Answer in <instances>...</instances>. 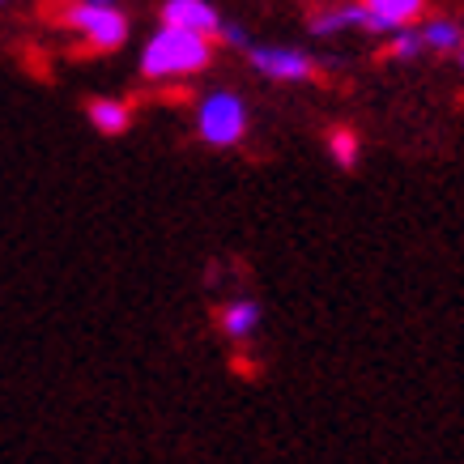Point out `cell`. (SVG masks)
<instances>
[{
  "label": "cell",
  "instance_id": "1",
  "mask_svg": "<svg viewBox=\"0 0 464 464\" xmlns=\"http://www.w3.org/2000/svg\"><path fill=\"white\" fill-rule=\"evenodd\" d=\"M209 64H213V39L179 26H162V22L141 47L145 82H183V77L205 72Z\"/></svg>",
  "mask_w": 464,
  "mask_h": 464
},
{
  "label": "cell",
  "instance_id": "2",
  "mask_svg": "<svg viewBox=\"0 0 464 464\" xmlns=\"http://www.w3.org/2000/svg\"><path fill=\"white\" fill-rule=\"evenodd\" d=\"M252 128V111L239 90H209L197 102V137L213 150H235Z\"/></svg>",
  "mask_w": 464,
  "mask_h": 464
},
{
  "label": "cell",
  "instance_id": "3",
  "mask_svg": "<svg viewBox=\"0 0 464 464\" xmlns=\"http://www.w3.org/2000/svg\"><path fill=\"white\" fill-rule=\"evenodd\" d=\"M64 26L90 47V52H120L132 34V22L120 5H94V0H72L64 9Z\"/></svg>",
  "mask_w": 464,
  "mask_h": 464
},
{
  "label": "cell",
  "instance_id": "4",
  "mask_svg": "<svg viewBox=\"0 0 464 464\" xmlns=\"http://www.w3.org/2000/svg\"><path fill=\"white\" fill-rule=\"evenodd\" d=\"M247 64H252L260 77L268 82H282V85H303L315 77V56L303 52V47H285V43H247Z\"/></svg>",
  "mask_w": 464,
  "mask_h": 464
},
{
  "label": "cell",
  "instance_id": "5",
  "mask_svg": "<svg viewBox=\"0 0 464 464\" xmlns=\"http://www.w3.org/2000/svg\"><path fill=\"white\" fill-rule=\"evenodd\" d=\"M158 22H162V26H179V30H192V34L213 39L218 26H222V9H218L213 0H162Z\"/></svg>",
  "mask_w": 464,
  "mask_h": 464
},
{
  "label": "cell",
  "instance_id": "6",
  "mask_svg": "<svg viewBox=\"0 0 464 464\" xmlns=\"http://www.w3.org/2000/svg\"><path fill=\"white\" fill-rule=\"evenodd\" d=\"M366 9V30L362 34H392L396 26H413L422 22L430 0H358Z\"/></svg>",
  "mask_w": 464,
  "mask_h": 464
},
{
  "label": "cell",
  "instance_id": "7",
  "mask_svg": "<svg viewBox=\"0 0 464 464\" xmlns=\"http://www.w3.org/2000/svg\"><path fill=\"white\" fill-rule=\"evenodd\" d=\"M307 30L315 39H337L345 30H366V9L358 0H350V5H328V9H315V14L307 17Z\"/></svg>",
  "mask_w": 464,
  "mask_h": 464
},
{
  "label": "cell",
  "instance_id": "8",
  "mask_svg": "<svg viewBox=\"0 0 464 464\" xmlns=\"http://www.w3.org/2000/svg\"><path fill=\"white\" fill-rule=\"evenodd\" d=\"M260 324H265V311H260V303L256 298H230L222 307V315H218V328H222L226 341H252L256 333H260Z\"/></svg>",
  "mask_w": 464,
  "mask_h": 464
},
{
  "label": "cell",
  "instance_id": "9",
  "mask_svg": "<svg viewBox=\"0 0 464 464\" xmlns=\"http://www.w3.org/2000/svg\"><path fill=\"white\" fill-rule=\"evenodd\" d=\"M85 115H90L94 132H102V137H124L128 128H132V102H124V99H107V94L90 99Z\"/></svg>",
  "mask_w": 464,
  "mask_h": 464
},
{
  "label": "cell",
  "instance_id": "10",
  "mask_svg": "<svg viewBox=\"0 0 464 464\" xmlns=\"http://www.w3.org/2000/svg\"><path fill=\"white\" fill-rule=\"evenodd\" d=\"M418 34H422L426 56H451L464 39V26L456 17H422V22H418Z\"/></svg>",
  "mask_w": 464,
  "mask_h": 464
},
{
  "label": "cell",
  "instance_id": "11",
  "mask_svg": "<svg viewBox=\"0 0 464 464\" xmlns=\"http://www.w3.org/2000/svg\"><path fill=\"white\" fill-rule=\"evenodd\" d=\"M328 154H333V162H337L341 170H353L362 162V137H358L353 128H333V132H328Z\"/></svg>",
  "mask_w": 464,
  "mask_h": 464
},
{
  "label": "cell",
  "instance_id": "12",
  "mask_svg": "<svg viewBox=\"0 0 464 464\" xmlns=\"http://www.w3.org/2000/svg\"><path fill=\"white\" fill-rule=\"evenodd\" d=\"M383 39H388V56H392V60H418V56H426L422 34H418V22H413V26H396L392 34H383Z\"/></svg>",
  "mask_w": 464,
  "mask_h": 464
},
{
  "label": "cell",
  "instance_id": "13",
  "mask_svg": "<svg viewBox=\"0 0 464 464\" xmlns=\"http://www.w3.org/2000/svg\"><path fill=\"white\" fill-rule=\"evenodd\" d=\"M213 39H222L226 47H247V43H252V34H247V26H239V22H226L222 17V26H218V34H213Z\"/></svg>",
  "mask_w": 464,
  "mask_h": 464
},
{
  "label": "cell",
  "instance_id": "14",
  "mask_svg": "<svg viewBox=\"0 0 464 464\" xmlns=\"http://www.w3.org/2000/svg\"><path fill=\"white\" fill-rule=\"evenodd\" d=\"M451 56H456V64H460V72H464V39H460V47H456Z\"/></svg>",
  "mask_w": 464,
  "mask_h": 464
},
{
  "label": "cell",
  "instance_id": "15",
  "mask_svg": "<svg viewBox=\"0 0 464 464\" xmlns=\"http://www.w3.org/2000/svg\"><path fill=\"white\" fill-rule=\"evenodd\" d=\"M94 5H120V0H94Z\"/></svg>",
  "mask_w": 464,
  "mask_h": 464
},
{
  "label": "cell",
  "instance_id": "16",
  "mask_svg": "<svg viewBox=\"0 0 464 464\" xmlns=\"http://www.w3.org/2000/svg\"><path fill=\"white\" fill-rule=\"evenodd\" d=\"M5 5H9V0H0V9H5Z\"/></svg>",
  "mask_w": 464,
  "mask_h": 464
}]
</instances>
